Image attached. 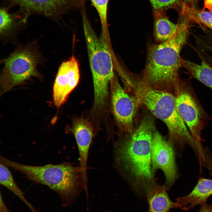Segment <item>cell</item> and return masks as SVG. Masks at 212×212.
Here are the masks:
<instances>
[{"label": "cell", "mask_w": 212, "mask_h": 212, "mask_svg": "<svg viewBox=\"0 0 212 212\" xmlns=\"http://www.w3.org/2000/svg\"><path fill=\"white\" fill-rule=\"evenodd\" d=\"M155 131L153 120L146 116L132 135L114 144L116 165L129 174L132 187L139 194L147 195L155 185L151 159Z\"/></svg>", "instance_id": "obj_1"}, {"label": "cell", "mask_w": 212, "mask_h": 212, "mask_svg": "<svg viewBox=\"0 0 212 212\" xmlns=\"http://www.w3.org/2000/svg\"><path fill=\"white\" fill-rule=\"evenodd\" d=\"M178 24L177 31L171 39L151 45L148 50L141 81L154 88L174 89L176 92L180 86L178 71L183 59L180 52L188 36L190 23L181 20Z\"/></svg>", "instance_id": "obj_2"}, {"label": "cell", "mask_w": 212, "mask_h": 212, "mask_svg": "<svg viewBox=\"0 0 212 212\" xmlns=\"http://www.w3.org/2000/svg\"><path fill=\"white\" fill-rule=\"evenodd\" d=\"M127 84L132 88L138 101L166 125L169 131V142L175 144L181 152L186 145L194 151L197 150V145L177 110L175 96L141 80L130 79Z\"/></svg>", "instance_id": "obj_3"}, {"label": "cell", "mask_w": 212, "mask_h": 212, "mask_svg": "<svg viewBox=\"0 0 212 212\" xmlns=\"http://www.w3.org/2000/svg\"><path fill=\"white\" fill-rule=\"evenodd\" d=\"M0 160L1 163L23 173L30 180L54 191L63 206H70L82 191H85L80 168L70 163L39 166L18 163L2 156Z\"/></svg>", "instance_id": "obj_4"}, {"label": "cell", "mask_w": 212, "mask_h": 212, "mask_svg": "<svg viewBox=\"0 0 212 212\" xmlns=\"http://www.w3.org/2000/svg\"><path fill=\"white\" fill-rule=\"evenodd\" d=\"M85 36L94 91V105L101 108L106 103L108 87L114 77L112 58L107 38L102 31L99 37L92 29L85 14H82Z\"/></svg>", "instance_id": "obj_5"}, {"label": "cell", "mask_w": 212, "mask_h": 212, "mask_svg": "<svg viewBox=\"0 0 212 212\" xmlns=\"http://www.w3.org/2000/svg\"><path fill=\"white\" fill-rule=\"evenodd\" d=\"M38 52L31 47H22L4 59L0 77L1 94L31 78L40 76L37 67L40 59Z\"/></svg>", "instance_id": "obj_6"}, {"label": "cell", "mask_w": 212, "mask_h": 212, "mask_svg": "<svg viewBox=\"0 0 212 212\" xmlns=\"http://www.w3.org/2000/svg\"><path fill=\"white\" fill-rule=\"evenodd\" d=\"M180 87L176 92V106L197 145L199 158L203 159L207 155L201 143V134L203 125L201 111L191 93Z\"/></svg>", "instance_id": "obj_7"}, {"label": "cell", "mask_w": 212, "mask_h": 212, "mask_svg": "<svg viewBox=\"0 0 212 212\" xmlns=\"http://www.w3.org/2000/svg\"><path fill=\"white\" fill-rule=\"evenodd\" d=\"M111 102L113 114L121 132L131 135L134 131L133 118L138 100L123 89L115 75L110 82Z\"/></svg>", "instance_id": "obj_8"}, {"label": "cell", "mask_w": 212, "mask_h": 212, "mask_svg": "<svg viewBox=\"0 0 212 212\" xmlns=\"http://www.w3.org/2000/svg\"><path fill=\"white\" fill-rule=\"evenodd\" d=\"M173 145L166 141L158 132L155 131L151 147L153 170L154 173L158 169L163 171L165 177L164 185L166 189L172 186L177 177Z\"/></svg>", "instance_id": "obj_9"}, {"label": "cell", "mask_w": 212, "mask_h": 212, "mask_svg": "<svg viewBox=\"0 0 212 212\" xmlns=\"http://www.w3.org/2000/svg\"><path fill=\"white\" fill-rule=\"evenodd\" d=\"M80 73L78 62L72 56L60 66L53 87L54 104L59 107L66 101L68 95L78 84Z\"/></svg>", "instance_id": "obj_10"}, {"label": "cell", "mask_w": 212, "mask_h": 212, "mask_svg": "<svg viewBox=\"0 0 212 212\" xmlns=\"http://www.w3.org/2000/svg\"><path fill=\"white\" fill-rule=\"evenodd\" d=\"M75 139L79 153L80 168L84 185L88 184L87 164L88 155L94 135V128L90 122L84 118L74 121L68 130Z\"/></svg>", "instance_id": "obj_11"}, {"label": "cell", "mask_w": 212, "mask_h": 212, "mask_svg": "<svg viewBox=\"0 0 212 212\" xmlns=\"http://www.w3.org/2000/svg\"><path fill=\"white\" fill-rule=\"evenodd\" d=\"M28 13L37 14L56 19L73 5L69 0H8Z\"/></svg>", "instance_id": "obj_12"}, {"label": "cell", "mask_w": 212, "mask_h": 212, "mask_svg": "<svg viewBox=\"0 0 212 212\" xmlns=\"http://www.w3.org/2000/svg\"><path fill=\"white\" fill-rule=\"evenodd\" d=\"M212 195V179L200 178L192 191L186 196L177 198L176 208L188 211L197 205L206 203Z\"/></svg>", "instance_id": "obj_13"}, {"label": "cell", "mask_w": 212, "mask_h": 212, "mask_svg": "<svg viewBox=\"0 0 212 212\" xmlns=\"http://www.w3.org/2000/svg\"><path fill=\"white\" fill-rule=\"evenodd\" d=\"M154 36L156 41L160 44L171 39L176 33L178 23L171 22L165 11H153Z\"/></svg>", "instance_id": "obj_14"}, {"label": "cell", "mask_w": 212, "mask_h": 212, "mask_svg": "<svg viewBox=\"0 0 212 212\" xmlns=\"http://www.w3.org/2000/svg\"><path fill=\"white\" fill-rule=\"evenodd\" d=\"M165 185H155L147 194L148 204V212H169L176 208L175 202L169 198Z\"/></svg>", "instance_id": "obj_15"}, {"label": "cell", "mask_w": 212, "mask_h": 212, "mask_svg": "<svg viewBox=\"0 0 212 212\" xmlns=\"http://www.w3.org/2000/svg\"><path fill=\"white\" fill-rule=\"evenodd\" d=\"M182 67L194 78L212 89V67L203 59L200 64L183 59Z\"/></svg>", "instance_id": "obj_16"}, {"label": "cell", "mask_w": 212, "mask_h": 212, "mask_svg": "<svg viewBox=\"0 0 212 212\" xmlns=\"http://www.w3.org/2000/svg\"><path fill=\"white\" fill-rule=\"evenodd\" d=\"M8 167L0 163V183L17 196L32 212H39L28 201L23 193L16 183Z\"/></svg>", "instance_id": "obj_17"}, {"label": "cell", "mask_w": 212, "mask_h": 212, "mask_svg": "<svg viewBox=\"0 0 212 212\" xmlns=\"http://www.w3.org/2000/svg\"><path fill=\"white\" fill-rule=\"evenodd\" d=\"M181 16L190 21L203 25L212 29V12L199 10L195 7L188 6L184 4Z\"/></svg>", "instance_id": "obj_18"}, {"label": "cell", "mask_w": 212, "mask_h": 212, "mask_svg": "<svg viewBox=\"0 0 212 212\" xmlns=\"http://www.w3.org/2000/svg\"><path fill=\"white\" fill-rule=\"evenodd\" d=\"M153 11H165L170 9H173L180 13L184 3L182 0H149Z\"/></svg>", "instance_id": "obj_19"}, {"label": "cell", "mask_w": 212, "mask_h": 212, "mask_svg": "<svg viewBox=\"0 0 212 212\" xmlns=\"http://www.w3.org/2000/svg\"><path fill=\"white\" fill-rule=\"evenodd\" d=\"M90 0L98 14L102 25V31L108 36L107 13L109 0Z\"/></svg>", "instance_id": "obj_20"}, {"label": "cell", "mask_w": 212, "mask_h": 212, "mask_svg": "<svg viewBox=\"0 0 212 212\" xmlns=\"http://www.w3.org/2000/svg\"><path fill=\"white\" fill-rule=\"evenodd\" d=\"M0 15V33L3 36L11 32L15 27L16 24L14 18L7 9L4 8L1 9Z\"/></svg>", "instance_id": "obj_21"}, {"label": "cell", "mask_w": 212, "mask_h": 212, "mask_svg": "<svg viewBox=\"0 0 212 212\" xmlns=\"http://www.w3.org/2000/svg\"><path fill=\"white\" fill-rule=\"evenodd\" d=\"M208 40L205 41L203 46L208 49L212 52V32L209 31L207 34ZM212 62V59H211Z\"/></svg>", "instance_id": "obj_22"}, {"label": "cell", "mask_w": 212, "mask_h": 212, "mask_svg": "<svg viewBox=\"0 0 212 212\" xmlns=\"http://www.w3.org/2000/svg\"><path fill=\"white\" fill-rule=\"evenodd\" d=\"M198 212H212V203L209 205L205 203L201 205Z\"/></svg>", "instance_id": "obj_23"}, {"label": "cell", "mask_w": 212, "mask_h": 212, "mask_svg": "<svg viewBox=\"0 0 212 212\" xmlns=\"http://www.w3.org/2000/svg\"><path fill=\"white\" fill-rule=\"evenodd\" d=\"M0 200V212H10L5 204L1 194Z\"/></svg>", "instance_id": "obj_24"}, {"label": "cell", "mask_w": 212, "mask_h": 212, "mask_svg": "<svg viewBox=\"0 0 212 212\" xmlns=\"http://www.w3.org/2000/svg\"><path fill=\"white\" fill-rule=\"evenodd\" d=\"M204 7L203 10L207 9L212 12V0H204Z\"/></svg>", "instance_id": "obj_25"}, {"label": "cell", "mask_w": 212, "mask_h": 212, "mask_svg": "<svg viewBox=\"0 0 212 212\" xmlns=\"http://www.w3.org/2000/svg\"><path fill=\"white\" fill-rule=\"evenodd\" d=\"M104 212H110L108 211H105Z\"/></svg>", "instance_id": "obj_26"}]
</instances>
